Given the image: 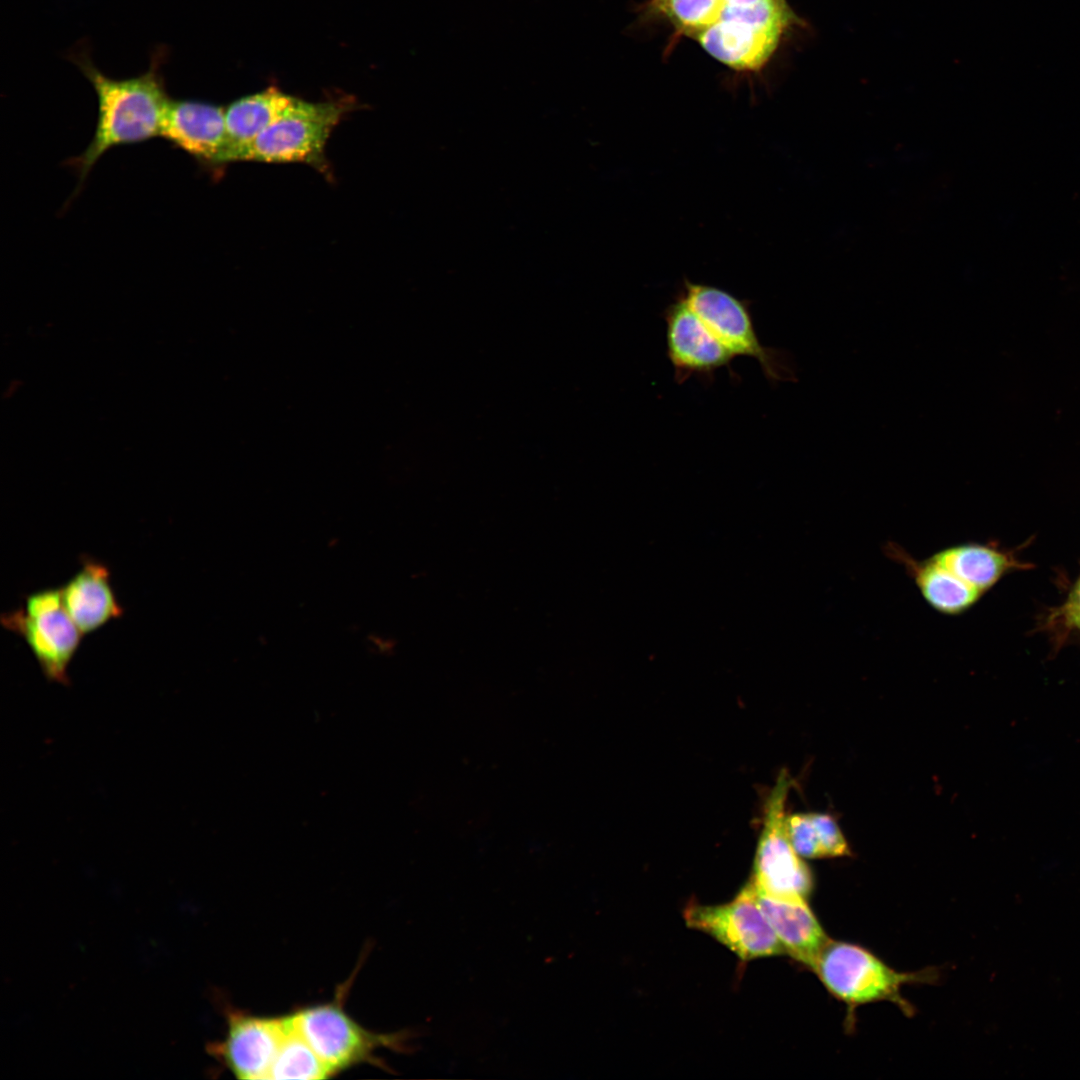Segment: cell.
<instances>
[{"label":"cell","instance_id":"cell-12","mask_svg":"<svg viewBox=\"0 0 1080 1080\" xmlns=\"http://www.w3.org/2000/svg\"><path fill=\"white\" fill-rule=\"evenodd\" d=\"M160 137L203 167L217 168L230 162L223 107L198 100L170 99Z\"/></svg>","mask_w":1080,"mask_h":1080},{"label":"cell","instance_id":"cell-2","mask_svg":"<svg viewBox=\"0 0 1080 1080\" xmlns=\"http://www.w3.org/2000/svg\"><path fill=\"white\" fill-rule=\"evenodd\" d=\"M801 19L786 0L725 5L717 20L695 35L713 58L737 71L756 72L774 55L783 37Z\"/></svg>","mask_w":1080,"mask_h":1080},{"label":"cell","instance_id":"cell-17","mask_svg":"<svg viewBox=\"0 0 1080 1080\" xmlns=\"http://www.w3.org/2000/svg\"><path fill=\"white\" fill-rule=\"evenodd\" d=\"M931 557L966 584L984 592L1006 571L1008 558L985 545L963 543L951 545Z\"/></svg>","mask_w":1080,"mask_h":1080},{"label":"cell","instance_id":"cell-18","mask_svg":"<svg viewBox=\"0 0 1080 1080\" xmlns=\"http://www.w3.org/2000/svg\"><path fill=\"white\" fill-rule=\"evenodd\" d=\"M287 1029L269 1079H324L332 1073L286 1017Z\"/></svg>","mask_w":1080,"mask_h":1080},{"label":"cell","instance_id":"cell-22","mask_svg":"<svg viewBox=\"0 0 1080 1080\" xmlns=\"http://www.w3.org/2000/svg\"><path fill=\"white\" fill-rule=\"evenodd\" d=\"M1064 617L1067 624L1080 628V580L1075 585L1065 604Z\"/></svg>","mask_w":1080,"mask_h":1080},{"label":"cell","instance_id":"cell-8","mask_svg":"<svg viewBox=\"0 0 1080 1080\" xmlns=\"http://www.w3.org/2000/svg\"><path fill=\"white\" fill-rule=\"evenodd\" d=\"M683 917L688 927L710 935L741 961L785 954L757 902L749 880L727 903L704 905L696 900L688 902Z\"/></svg>","mask_w":1080,"mask_h":1080},{"label":"cell","instance_id":"cell-14","mask_svg":"<svg viewBox=\"0 0 1080 1080\" xmlns=\"http://www.w3.org/2000/svg\"><path fill=\"white\" fill-rule=\"evenodd\" d=\"M755 894L785 953L813 971L830 938L810 908L808 900L774 897L756 890Z\"/></svg>","mask_w":1080,"mask_h":1080},{"label":"cell","instance_id":"cell-11","mask_svg":"<svg viewBox=\"0 0 1080 1080\" xmlns=\"http://www.w3.org/2000/svg\"><path fill=\"white\" fill-rule=\"evenodd\" d=\"M286 1029V1017L230 1011L224 1038L210 1044L208 1051L239 1079L268 1080Z\"/></svg>","mask_w":1080,"mask_h":1080},{"label":"cell","instance_id":"cell-23","mask_svg":"<svg viewBox=\"0 0 1080 1080\" xmlns=\"http://www.w3.org/2000/svg\"><path fill=\"white\" fill-rule=\"evenodd\" d=\"M721 7L725 5H748L756 3L760 0H718Z\"/></svg>","mask_w":1080,"mask_h":1080},{"label":"cell","instance_id":"cell-1","mask_svg":"<svg viewBox=\"0 0 1080 1080\" xmlns=\"http://www.w3.org/2000/svg\"><path fill=\"white\" fill-rule=\"evenodd\" d=\"M75 63L92 84L98 101L97 121L91 141L81 154L66 162L82 184L108 150L160 136L170 98L159 70V61L153 60L146 73L129 79L104 75L83 54L77 55Z\"/></svg>","mask_w":1080,"mask_h":1080},{"label":"cell","instance_id":"cell-9","mask_svg":"<svg viewBox=\"0 0 1080 1080\" xmlns=\"http://www.w3.org/2000/svg\"><path fill=\"white\" fill-rule=\"evenodd\" d=\"M332 1074L374 1059L378 1048H402V1034H378L364 1029L336 1003L301 1009L288 1016Z\"/></svg>","mask_w":1080,"mask_h":1080},{"label":"cell","instance_id":"cell-5","mask_svg":"<svg viewBox=\"0 0 1080 1080\" xmlns=\"http://www.w3.org/2000/svg\"><path fill=\"white\" fill-rule=\"evenodd\" d=\"M679 291L690 308L732 354L755 359L770 382L793 378L784 353L761 343L749 301L716 286L687 279Z\"/></svg>","mask_w":1080,"mask_h":1080},{"label":"cell","instance_id":"cell-6","mask_svg":"<svg viewBox=\"0 0 1080 1080\" xmlns=\"http://www.w3.org/2000/svg\"><path fill=\"white\" fill-rule=\"evenodd\" d=\"M791 784L789 774L783 770L769 793L749 881L759 893L808 900L814 889V876L804 858L792 847L785 828V806Z\"/></svg>","mask_w":1080,"mask_h":1080},{"label":"cell","instance_id":"cell-19","mask_svg":"<svg viewBox=\"0 0 1080 1080\" xmlns=\"http://www.w3.org/2000/svg\"><path fill=\"white\" fill-rule=\"evenodd\" d=\"M651 6L691 38L712 25L721 11L718 0H651Z\"/></svg>","mask_w":1080,"mask_h":1080},{"label":"cell","instance_id":"cell-15","mask_svg":"<svg viewBox=\"0 0 1080 1080\" xmlns=\"http://www.w3.org/2000/svg\"><path fill=\"white\" fill-rule=\"evenodd\" d=\"M883 552L889 559L903 567L926 603L940 614L960 615L968 610L982 594L957 578L931 556L917 559L894 542L886 543Z\"/></svg>","mask_w":1080,"mask_h":1080},{"label":"cell","instance_id":"cell-21","mask_svg":"<svg viewBox=\"0 0 1080 1080\" xmlns=\"http://www.w3.org/2000/svg\"><path fill=\"white\" fill-rule=\"evenodd\" d=\"M824 858L851 855L848 842L833 816L821 812H809Z\"/></svg>","mask_w":1080,"mask_h":1080},{"label":"cell","instance_id":"cell-10","mask_svg":"<svg viewBox=\"0 0 1080 1080\" xmlns=\"http://www.w3.org/2000/svg\"><path fill=\"white\" fill-rule=\"evenodd\" d=\"M663 319L666 353L678 384L691 377L710 384L721 368H727L731 377H738L731 368L736 356L712 334L680 291L665 308Z\"/></svg>","mask_w":1080,"mask_h":1080},{"label":"cell","instance_id":"cell-13","mask_svg":"<svg viewBox=\"0 0 1080 1080\" xmlns=\"http://www.w3.org/2000/svg\"><path fill=\"white\" fill-rule=\"evenodd\" d=\"M81 563L60 591L66 612L85 635L121 617L124 609L117 600L108 567L89 557Z\"/></svg>","mask_w":1080,"mask_h":1080},{"label":"cell","instance_id":"cell-16","mask_svg":"<svg viewBox=\"0 0 1080 1080\" xmlns=\"http://www.w3.org/2000/svg\"><path fill=\"white\" fill-rule=\"evenodd\" d=\"M294 97L276 87L243 97L225 108L230 162L242 161L248 146L266 130Z\"/></svg>","mask_w":1080,"mask_h":1080},{"label":"cell","instance_id":"cell-20","mask_svg":"<svg viewBox=\"0 0 1080 1080\" xmlns=\"http://www.w3.org/2000/svg\"><path fill=\"white\" fill-rule=\"evenodd\" d=\"M785 828L794 850L804 859L824 858L809 813L786 814Z\"/></svg>","mask_w":1080,"mask_h":1080},{"label":"cell","instance_id":"cell-4","mask_svg":"<svg viewBox=\"0 0 1080 1080\" xmlns=\"http://www.w3.org/2000/svg\"><path fill=\"white\" fill-rule=\"evenodd\" d=\"M351 100L306 102L298 98L246 149L243 160L302 162L327 169L324 149L334 127L351 110Z\"/></svg>","mask_w":1080,"mask_h":1080},{"label":"cell","instance_id":"cell-3","mask_svg":"<svg viewBox=\"0 0 1080 1080\" xmlns=\"http://www.w3.org/2000/svg\"><path fill=\"white\" fill-rule=\"evenodd\" d=\"M813 971L827 991L846 1004L848 1026L856 1009L865 1004L892 1002L908 1016L911 1004L901 995L902 987L935 979L931 970L899 972L869 950L853 943L829 940L821 951Z\"/></svg>","mask_w":1080,"mask_h":1080},{"label":"cell","instance_id":"cell-7","mask_svg":"<svg viewBox=\"0 0 1080 1080\" xmlns=\"http://www.w3.org/2000/svg\"><path fill=\"white\" fill-rule=\"evenodd\" d=\"M0 619L3 627L24 639L46 679L69 684L68 666L83 633L66 612L60 588L27 595L23 607Z\"/></svg>","mask_w":1080,"mask_h":1080}]
</instances>
